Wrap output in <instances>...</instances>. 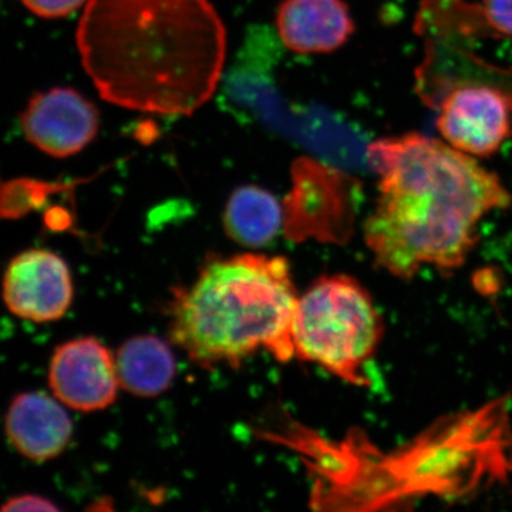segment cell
<instances>
[{"instance_id": "6da1fadb", "label": "cell", "mask_w": 512, "mask_h": 512, "mask_svg": "<svg viewBox=\"0 0 512 512\" xmlns=\"http://www.w3.org/2000/svg\"><path fill=\"white\" fill-rule=\"evenodd\" d=\"M76 39L101 99L160 116L201 109L227 59V30L210 0H89Z\"/></svg>"}, {"instance_id": "7a4b0ae2", "label": "cell", "mask_w": 512, "mask_h": 512, "mask_svg": "<svg viewBox=\"0 0 512 512\" xmlns=\"http://www.w3.org/2000/svg\"><path fill=\"white\" fill-rule=\"evenodd\" d=\"M366 160L379 175L366 245L376 265L396 278L409 281L423 268H460L485 215L511 204L497 175L423 134L380 138L367 146Z\"/></svg>"}, {"instance_id": "3957f363", "label": "cell", "mask_w": 512, "mask_h": 512, "mask_svg": "<svg viewBox=\"0 0 512 512\" xmlns=\"http://www.w3.org/2000/svg\"><path fill=\"white\" fill-rule=\"evenodd\" d=\"M299 295L281 256L241 254L205 265L175 296L171 339L201 367H237L259 350L295 357L292 326Z\"/></svg>"}, {"instance_id": "277c9868", "label": "cell", "mask_w": 512, "mask_h": 512, "mask_svg": "<svg viewBox=\"0 0 512 512\" xmlns=\"http://www.w3.org/2000/svg\"><path fill=\"white\" fill-rule=\"evenodd\" d=\"M383 320L365 286L348 275L322 276L299 296L293 318L295 356L355 386H367Z\"/></svg>"}, {"instance_id": "5b68a950", "label": "cell", "mask_w": 512, "mask_h": 512, "mask_svg": "<svg viewBox=\"0 0 512 512\" xmlns=\"http://www.w3.org/2000/svg\"><path fill=\"white\" fill-rule=\"evenodd\" d=\"M291 175L292 190L284 201L289 232L299 238L345 241L359 208V181L311 157L296 158Z\"/></svg>"}, {"instance_id": "8992f818", "label": "cell", "mask_w": 512, "mask_h": 512, "mask_svg": "<svg viewBox=\"0 0 512 512\" xmlns=\"http://www.w3.org/2000/svg\"><path fill=\"white\" fill-rule=\"evenodd\" d=\"M511 100L483 83H461L440 103L437 128L451 147L473 157H490L510 137Z\"/></svg>"}, {"instance_id": "52a82bcc", "label": "cell", "mask_w": 512, "mask_h": 512, "mask_svg": "<svg viewBox=\"0 0 512 512\" xmlns=\"http://www.w3.org/2000/svg\"><path fill=\"white\" fill-rule=\"evenodd\" d=\"M2 298L16 318L35 323L55 322L72 306V272L55 252L28 249L9 262L3 275Z\"/></svg>"}, {"instance_id": "ba28073f", "label": "cell", "mask_w": 512, "mask_h": 512, "mask_svg": "<svg viewBox=\"0 0 512 512\" xmlns=\"http://www.w3.org/2000/svg\"><path fill=\"white\" fill-rule=\"evenodd\" d=\"M49 386L59 402L76 412L107 409L120 389L116 356L92 336L69 340L53 353Z\"/></svg>"}, {"instance_id": "9c48e42d", "label": "cell", "mask_w": 512, "mask_h": 512, "mask_svg": "<svg viewBox=\"0 0 512 512\" xmlns=\"http://www.w3.org/2000/svg\"><path fill=\"white\" fill-rule=\"evenodd\" d=\"M22 130L47 156H76L97 137L100 113L92 101L70 87L37 93L22 114Z\"/></svg>"}, {"instance_id": "30bf717a", "label": "cell", "mask_w": 512, "mask_h": 512, "mask_svg": "<svg viewBox=\"0 0 512 512\" xmlns=\"http://www.w3.org/2000/svg\"><path fill=\"white\" fill-rule=\"evenodd\" d=\"M64 407L46 393L18 394L5 417L9 443L36 463L59 457L73 437V421Z\"/></svg>"}, {"instance_id": "8fae6325", "label": "cell", "mask_w": 512, "mask_h": 512, "mask_svg": "<svg viewBox=\"0 0 512 512\" xmlns=\"http://www.w3.org/2000/svg\"><path fill=\"white\" fill-rule=\"evenodd\" d=\"M282 43L299 55L332 53L355 33L343 0H284L276 13Z\"/></svg>"}, {"instance_id": "7c38bea8", "label": "cell", "mask_w": 512, "mask_h": 512, "mask_svg": "<svg viewBox=\"0 0 512 512\" xmlns=\"http://www.w3.org/2000/svg\"><path fill=\"white\" fill-rule=\"evenodd\" d=\"M116 367L121 389L144 399L167 392L177 373L170 345L150 335L127 340L117 352Z\"/></svg>"}, {"instance_id": "4fadbf2b", "label": "cell", "mask_w": 512, "mask_h": 512, "mask_svg": "<svg viewBox=\"0 0 512 512\" xmlns=\"http://www.w3.org/2000/svg\"><path fill=\"white\" fill-rule=\"evenodd\" d=\"M284 224L285 212L278 198L258 185H241L232 192L225 207V231L245 248L271 244Z\"/></svg>"}, {"instance_id": "5bb4252c", "label": "cell", "mask_w": 512, "mask_h": 512, "mask_svg": "<svg viewBox=\"0 0 512 512\" xmlns=\"http://www.w3.org/2000/svg\"><path fill=\"white\" fill-rule=\"evenodd\" d=\"M62 188L60 184H40L33 181L5 185L0 188V220L25 217L30 211L39 208L46 201L47 195Z\"/></svg>"}, {"instance_id": "9a60e30c", "label": "cell", "mask_w": 512, "mask_h": 512, "mask_svg": "<svg viewBox=\"0 0 512 512\" xmlns=\"http://www.w3.org/2000/svg\"><path fill=\"white\" fill-rule=\"evenodd\" d=\"M473 8L498 35L512 37V0H481Z\"/></svg>"}, {"instance_id": "2e32d148", "label": "cell", "mask_w": 512, "mask_h": 512, "mask_svg": "<svg viewBox=\"0 0 512 512\" xmlns=\"http://www.w3.org/2000/svg\"><path fill=\"white\" fill-rule=\"evenodd\" d=\"M89 0H22L23 5L45 19H60L73 15Z\"/></svg>"}, {"instance_id": "e0dca14e", "label": "cell", "mask_w": 512, "mask_h": 512, "mask_svg": "<svg viewBox=\"0 0 512 512\" xmlns=\"http://www.w3.org/2000/svg\"><path fill=\"white\" fill-rule=\"evenodd\" d=\"M59 510L60 508L57 507L52 500L37 494H22L18 495V497L9 498V500L0 507V511L2 512H49Z\"/></svg>"}]
</instances>
